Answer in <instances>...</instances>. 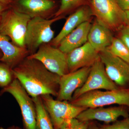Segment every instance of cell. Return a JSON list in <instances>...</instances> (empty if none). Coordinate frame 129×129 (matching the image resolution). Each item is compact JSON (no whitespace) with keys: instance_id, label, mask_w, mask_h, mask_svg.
Masks as SVG:
<instances>
[{"instance_id":"1","label":"cell","mask_w":129,"mask_h":129,"mask_svg":"<svg viewBox=\"0 0 129 129\" xmlns=\"http://www.w3.org/2000/svg\"><path fill=\"white\" fill-rule=\"evenodd\" d=\"M12 70L14 78L31 97L57 96L61 76L50 72L38 60L27 57Z\"/></svg>"},{"instance_id":"2","label":"cell","mask_w":129,"mask_h":129,"mask_svg":"<svg viewBox=\"0 0 129 129\" xmlns=\"http://www.w3.org/2000/svg\"><path fill=\"white\" fill-rule=\"evenodd\" d=\"M85 108H95L113 104L129 107V90L119 89L104 91L96 90L86 92L69 102Z\"/></svg>"},{"instance_id":"3","label":"cell","mask_w":129,"mask_h":129,"mask_svg":"<svg viewBox=\"0 0 129 129\" xmlns=\"http://www.w3.org/2000/svg\"><path fill=\"white\" fill-rule=\"evenodd\" d=\"M59 16L50 19L42 17L31 18L28 23L24 40V45L30 54L35 52L42 45L48 44L54 38L51 25L63 18Z\"/></svg>"},{"instance_id":"4","label":"cell","mask_w":129,"mask_h":129,"mask_svg":"<svg viewBox=\"0 0 129 129\" xmlns=\"http://www.w3.org/2000/svg\"><path fill=\"white\" fill-rule=\"evenodd\" d=\"M31 18L29 15L16 8H8L0 20V33L9 37L16 45L25 47V34Z\"/></svg>"},{"instance_id":"5","label":"cell","mask_w":129,"mask_h":129,"mask_svg":"<svg viewBox=\"0 0 129 129\" xmlns=\"http://www.w3.org/2000/svg\"><path fill=\"white\" fill-rule=\"evenodd\" d=\"M40 97L55 129L64 127L86 109L74 106L67 101L55 100L51 95Z\"/></svg>"},{"instance_id":"6","label":"cell","mask_w":129,"mask_h":129,"mask_svg":"<svg viewBox=\"0 0 129 129\" xmlns=\"http://www.w3.org/2000/svg\"><path fill=\"white\" fill-rule=\"evenodd\" d=\"M90 7L97 21L112 31L119 30L125 25V12L116 0H91Z\"/></svg>"},{"instance_id":"7","label":"cell","mask_w":129,"mask_h":129,"mask_svg":"<svg viewBox=\"0 0 129 129\" xmlns=\"http://www.w3.org/2000/svg\"><path fill=\"white\" fill-rule=\"evenodd\" d=\"M9 93L16 99L21 109L23 129H36V108L32 98L29 95L17 79L0 91V96Z\"/></svg>"},{"instance_id":"8","label":"cell","mask_w":129,"mask_h":129,"mask_svg":"<svg viewBox=\"0 0 129 129\" xmlns=\"http://www.w3.org/2000/svg\"><path fill=\"white\" fill-rule=\"evenodd\" d=\"M27 57L38 60L50 72L60 76L69 73L67 54L50 44L42 45Z\"/></svg>"},{"instance_id":"9","label":"cell","mask_w":129,"mask_h":129,"mask_svg":"<svg viewBox=\"0 0 129 129\" xmlns=\"http://www.w3.org/2000/svg\"><path fill=\"white\" fill-rule=\"evenodd\" d=\"M118 89L117 85L108 76L104 64L99 58L91 67L89 73L85 83L81 88L75 91L72 99L92 91L101 89L112 90Z\"/></svg>"},{"instance_id":"10","label":"cell","mask_w":129,"mask_h":129,"mask_svg":"<svg viewBox=\"0 0 129 129\" xmlns=\"http://www.w3.org/2000/svg\"><path fill=\"white\" fill-rule=\"evenodd\" d=\"M108 76L115 84L124 86L129 83V64L107 49L99 52Z\"/></svg>"},{"instance_id":"11","label":"cell","mask_w":129,"mask_h":129,"mask_svg":"<svg viewBox=\"0 0 129 129\" xmlns=\"http://www.w3.org/2000/svg\"><path fill=\"white\" fill-rule=\"evenodd\" d=\"M90 69L91 67H85L61 76L56 99L71 101L75 91L85 83Z\"/></svg>"},{"instance_id":"12","label":"cell","mask_w":129,"mask_h":129,"mask_svg":"<svg viewBox=\"0 0 129 129\" xmlns=\"http://www.w3.org/2000/svg\"><path fill=\"white\" fill-rule=\"evenodd\" d=\"M67 55L69 73L85 67H91L99 58V52L88 41Z\"/></svg>"},{"instance_id":"13","label":"cell","mask_w":129,"mask_h":129,"mask_svg":"<svg viewBox=\"0 0 129 129\" xmlns=\"http://www.w3.org/2000/svg\"><path fill=\"white\" fill-rule=\"evenodd\" d=\"M129 117L128 111L122 106L87 108L80 113L76 118L82 121L96 120L107 124L117 121L119 117Z\"/></svg>"},{"instance_id":"14","label":"cell","mask_w":129,"mask_h":129,"mask_svg":"<svg viewBox=\"0 0 129 129\" xmlns=\"http://www.w3.org/2000/svg\"><path fill=\"white\" fill-rule=\"evenodd\" d=\"M94 16L92 9L88 5H84L78 8L68 18L61 30L53 38L50 44L54 47L58 46L65 36L83 23L91 21Z\"/></svg>"},{"instance_id":"15","label":"cell","mask_w":129,"mask_h":129,"mask_svg":"<svg viewBox=\"0 0 129 129\" xmlns=\"http://www.w3.org/2000/svg\"><path fill=\"white\" fill-rule=\"evenodd\" d=\"M10 40L9 37L0 33V50L3 53L0 61L12 69L28 56V51L25 47L17 46L12 43Z\"/></svg>"},{"instance_id":"16","label":"cell","mask_w":129,"mask_h":129,"mask_svg":"<svg viewBox=\"0 0 129 129\" xmlns=\"http://www.w3.org/2000/svg\"><path fill=\"white\" fill-rule=\"evenodd\" d=\"M91 21L83 23L67 35L60 42L58 48L67 54L86 43L91 25Z\"/></svg>"},{"instance_id":"17","label":"cell","mask_w":129,"mask_h":129,"mask_svg":"<svg viewBox=\"0 0 129 129\" xmlns=\"http://www.w3.org/2000/svg\"><path fill=\"white\" fill-rule=\"evenodd\" d=\"M113 38L112 30L95 19L91 26L88 42L99 52L108 48L112 44Z\"/></svg>"},{"instance_id":"18","label":"cell","mask_w":129,"mask_h":129,"mask_svg":"<svg viewBox=\"0 0 129 129\" xmlns=\"http://www.w3.org/2000/svg\"><path fill=\"white\" fill-rule=\"evenodd\" d=\"M18 4L23 10L21 12L32 18L42 17L50 11L55 7V2L53 0H19Z\"/></svg>"},{"instance_id":"19","label":"cell","mask_w":129,"mask_h":129,"mask_svg":"<svg viewBox=\"0 0 129 129\" xmlns=\"http://www.w3.org/2000/svg\"><path fill=\"white\" fill-rule=\"evenodd\" d=\"M36 108V129H55L40 96L32 98Z\"/></svg>"},{"instance_id":"20","label":"cell","mask_w":129,"mask_h":129,"mask_svg":"<svg viewBox=\"0 0 129 129\" xmlns=\"http://www.w3.org/2000/svg\"><path fill=\"white\" fill-rule=\"evenodd\" d=\"M107 49L129 64V48L119 38L114 37L112 44Z\"/></svg>"},{"instance_id":"21","label":"cell","mask_w":129,"mask_h":129,"mask_svg":"<svg viewBox=\"0 0 129 129\" xmlns=\"http://www.w3.org/2000/svg\"><path fill=\"white\" fill-rule=\"evenodd\" d=\"M88 0H61L59 9L54 14V17L63 16L73 10L78 9L84 6L88 5Z\"/></svg>"},{"instance_id":"22","label":"cell","mask_w":129,"mask_h":129,"mask_svg":"<svg viewBox=\"0 0 129 129\" xmlns=\"http://www.w3.org/2000/svg\"><path fill=\"white\" fill-rule=\"evenodd\" d=\"M14 79L12 69L6 63L0 61V87H6Z\"/></svg>"},{"instance_id":"23","label":"cell","mask_w":129,"mask_h":129,"mask_svg":"<svg viewBox=\"0 0 129 129\" xmlns=\"http://www.w3.org/2000/svg\"><path fill=\"white\" fill-rule=\"evenodd\" d=\"M100 128V129H129V117L122 120H117L112 124L103 125Z\"/></svg>"},{"instance_id":"24","label":"cell","mask_w":129,"mask_h":129,"mask_svg":"<svg viewBox=\"0 0 129 129\" xmlns=\"http://www.w3.org/2000/svg\"><path fill=\"white\" fill-rule=\"evenodd\" d=\"M90 124L89 121H82L75 118L60 129H87Z\"/></svg>"},{"instance_id":"25","label":"cell","mask_w":129,"mask_h":129,"mask_svg":"<svg viewBox=\"0 0 129 129\" xmlns=\"http://www.w3.org/2000/svg\"><path fill=\"white\" fill-rule=\"evenodd\" d=\"M119 31V38L129 49V26L123 25Z\"/></svg>"},{"instance_id":"26","label":"cell","mask_w":129,"mask_h":129,"mask_svg":"<svg viewBox=\"0 0 129 129\" xmlns=\"http://www.w3.org/2000/svg\"><path fill=\"white\" fill-rule=\"evenodd\" d=\"M120 9L124 11L129 10V0H116Z\"/></svg>"},{"instance_id":"27","label":"cell","mask_w":129,"mask_h":129,"mask_svg":"<svg viewBox=\"0 0 129 129\" xmlns=\"http://www.w3.org/2000/svg\"><path fill=\"white\" fill-rule=\"evenodd\" d=\"M8 8V6L3 5L2 3H0V20L1 19L3 12Z\"/></svg>"},{"instance_id":"28","label":"cell","mask_w":129,"mask_h":129,"mask_svg":"<svg viewBox=\"0 0 129 129\" xmlns=\"http://www.w3.org/2000/svg\"><path fill=\"white\" fill-rule=\"evenodd\" d=\"M124 12L125 13V24L129 26V10Z\"/></svg>"},{"instance_id":"29","label":"cell","mask_w":129,"mask_h":129,"mask_svg":"<svg viewBox=\"0 0 129 129\" xmlns=\"http://www.w3.org/2000/svg\"><path fill=\"white\" fill-rule=\"evenodd\" d=\"M14 0H0V3L6 6H8L13 2Z\"/></svg>"},{"instance_id":"30","label":"cell","mask_w":129,"mask_h":129,"mask_svg":"<svg viewBox=\"0 0 129 129\" xmlns=\"http://www.w3.org/2000/svg\"><path fill=\"white\" fill-rule=\"evenodd\" d=\"M0 129H23L21 127H18L16 125H12L10 127H8L7 128H4V127H1Z\"/></svg>"},{"instance_id":"31","label":"cell","mask_w":129,"mask_h":129,"mask_svg":"<svg viewBox=\"0 0 129 129\" xmlns=\"http://www.w3.org/2000/svg\"><path fill=\"white\" fill-rule=\"evenodd\" d=\"M87 129H100V128L96 126L95 124H90Z\"/></svg>"},{"instance_id":"32","label":"cell","mask_w":129,"mask_h":129,"mask_svg":"<svg viewBox=\"0 0 129 129\" xmlns=\"http://www.w3.org/2000/svg\"><path fill=\"white\" fill-rule=\"evenodd\" d=\"M3 56V53L0 50V58L2 57Z\"/></svg>"}]
</instances>
